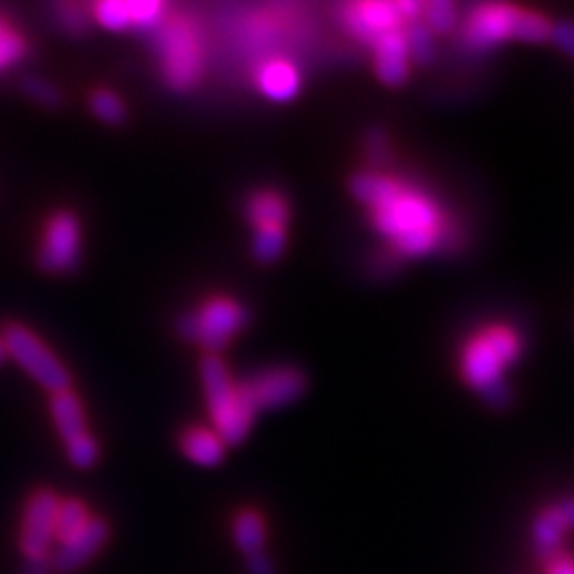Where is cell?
Instances as JSON below:
<instances>
[{"mask_svg":"<svg viewBox=\"0 0 574 574\" xmlns=\"http://www.w3.org/2000/svg\"><path fill=\"white\" fill-rule=\"evenodd\" d=\"M351 194L372 211L377 230L404 256H426L441 247L443 211L423 192L381 173L351 180Z\"/></svg>","mask_w":574,"mask_h":574,"instance_id":"1","label":"cell"},{"mask_svg":"<svg viewBox=\"0 0 574 574\" xmlns=\"http://www.w3.org/2000/svg\"><path fill=\"white\" fill-rule=\"evenodd\" d=\"M522 353V340L506 326H490L470 339L462 351V377L472 390L494 409L511 402L504 381V368L515 365Z\"/></svg>","mask_w":574,"mask_h":574,"instance_id":"2","label":"cell"},{"mask_svg":"<svg viewBox=\"0 0 574 574\" xmlns=\"http://www.w3.org/2000/svg\"><path fill=\"white\" fill-rule=\"evenodd\" d=\"M201 375L213 430L226 444L243 443L258 413L243 383L236 386L228 368L217 356H207L203 360Z\"/></svg>","mask_w":574,"mask_h":574,"instance_id":"3","label":"cell"},{"mask_svg":"<svg viewBox=\"0 0 574 574\" xmlns=\"http://www.w3.org/2000/svg\"><path fill=\"white\" fill-rule=\"evenodd\" d=\"M2 342L7 353L27 370L28 375L48 392L71 390V375L62 362L45 347L34 332L22 324H11L4 328Z\"/></svg>","mask_w":574,"mask_h":574,"instance_id":"4","label":"cell"},{"mask_svg":"<svg viewBox=\"0 0 574 574\" xmlns=\"http://www.w3.org/2000/svg\"><path fill=\"white\" fill-rule=\"evenodd\" d=\"M247 314L230 298H213L196 314L183 315L177 330L185 340H194L209 351L224 349L245 326Z\"/></svg>","mask_w":574,"mask_h":574,"instance_id":"5","label":"cell"},{"mask_svg":"<svg viewBox=\"0 0 574 574\" xmlns=\"http://www.w3.org/2000/svg\"><path fill=\"white\" fill-rule=\"evenodd\" d=\"M160 53L164 78L175 90H189L203 71V53L196 30L187 20H173L162 30Z\"/></svg>","mask_w":574,"mask_h":574,"instance_id":"6","label":"cell"},{"mask_svg":"<svg viewBox=\"0 0 574 574\" xmlns=\"http://www.w3.org/2000/svg\"><path fill=\"white\" fill-rule=\"evenodd\" d=\"M58 494L50 488H39L28 496L20 527V551L27 562L52 557L55 541V515L60 506Z\"/></svg>","mask_w":574,"mask_h":574,"instance_id":"7","label":"cell"},{"mask_svg":"<svg viewBox=\"0 0 574 574\" xmlns=\"http://www.w3.org/2000/svg\"><path fill=\"white\" fill-rule=\"evenodd\" d=\"M243 388L254 402L256 411H270L298 400L305 392V377L291 366H273L247 379Z\"/></svg>","mask_w":574,"mask_h":574,"instance_id":"8","label":"cell"},{"mask_svg":"<svg viewBox=\"0 0 574 574\" xmlns=\"http://www.w3.org/2000/svg\"><path fill=\"white\" fill-rule=\"evenodd\" d=\"M81 230L78 217L69 211L55 213L39 249V266L45 273H69L78 266Z\"/></svg>","mask_w":574,"mask_h":574,"instance_id":"9","label":"cell"},{"mask_svg":"<svg viewBox=\"0 0 574 574\" xmlns=\"http://www.w3.org/2000/svg\"><path fill=\"white\" fill-rule=\"evenodd\" d=\"M109 536H111V525L105 517L92 515V520L85 523L78 534L66 539L64 543H58V547L53 549L50 557L53 573H78L105 549Z\"/></svg>","mask_w":574,"mask_h":574,"instance_id":"10","label":"cell"},{"mask_svg":"<svg viewBox=\"0 0 574 574\" xmlns=\"http://www.w3.org/2000/svg\"><path fill=\"white\" fill-rule=\"evenodd\" d=\"M520 9L509 4H479L467 22V43L472 50H490L504 39H515Z\"/></svg>","mask_w":574,"mask_h":574,"instance_id":"11","label":"cell"},{"mask_svg":"<svg viewBox=\"0 0 574 574\" xmlns=\"http://www.w3.org/2000/svg\"><path fill=\"white\" fill-rule=\"evenodd\" d=\"M342 22L353 37L375 43L379 37L400 30L402 16L396 2H356L345 7Z\"/></svg>","mask_w":574,"mask_h":574,"instance_id":"12","label":"cell"},{"mask_svg":"<svg viewBox=\"0 0 574 574\" xmlns=\"http://www.w3.org/2000/svg\"><path fill=\"white\" fill-rule=\"evenodd\" d=\"M375 50V71L388 85H400L409 78V48L402 30H393L379 37L372 43Z\"/></svg>","mask_w":574,"mask_h":574,"instance_id":"13","label":"cell"},{"mask_svg":"<svg viewBox=\"0 0 574 574\" xmlns=\"http://www.w3.org/2000/svg\"><path fill=\"white\" fill-rule=\"evenodd\" d=\"M180 447H182L183 455L189 462L205 467V469L222 464V460L226 455V443L217 437V432L209 428H201V426L187 428L180 439Z\"/></svg>","mask_w":574,"mask_h":574,"instance_id":"14","label":"cell"},{"mask_svg":"<svg viewBox=\"0 0 574 574\" xmlns=\"http://www.w3.org/2000/svg\"><path fill=\"white\" fill-rule=\"evenodd\" d=\"M50 409H52L55 430L62 437L64 444L73 443V441L81 439L83 434H88L85 416H83V407H81L78 393L71 392V390L52 393Z\"/></svg>","mask_w":574,"mask_h":574,"instance_id":"15","label":"cell"},{"mask_svg":"<svg viewBox=\"0 0 574 574\" xmlns=\"http://www.w3.org/2000/svg\"><path fill=\"white\" fill-rule=\"evenodd\" d=\"M258 85L268 99L286 103L298 94L300 75L286 60H270L258 71Z\"/></svg>","mask_w":574,"mask_h":574,"instance_id":"16","label":"cell"},{"mask_svg":"<svg viewBox=\"0 0 574 574\" xmlns=\"http://www.w3.org/2000/svg\"><path fill=\"white\" fill-rule=\"evenodd\" d=\"M530 539H532V549L534 553L549 562L555 555L562 553V543L566 539V530L562 527V523L557 522L555 513L551 511V506L543 509L534 520H532V530H530Z\"/></svg>","mask_w":574,"mask_h":574,"instance_id":"17","label":"cell"},{"mask_svg":"<svg viewBox=\"0 0 574 574\" xmlns=\"http://www.w3.org/2000/svg\"><path fill=\"white\" fill-rule=\"evenodd\" d=\"M233 541L243 557H252L266 551V522L258 511L245 509L233 520Z\"/></svg>","mask_w":574,"mask_h":574,"instance_id":"18","label":"cell"},{"mask_svg":"<svg viewBox=\"0 0 574 574\" xmlns=\"http://www.w3.org/2000/svg\"><path fill=\"white\" fill-rule=\"evenodd\" d=\"M247 219L252 226L264 228V226H286L287 205L286 201L270 189L256 192L247 203Z\"/></svg>","mask_w":574,"mask_h":574,"instance_id":"19","label":"cell"},{"mask_svg":"<svg viewBox=\"0 0 574 574\" xmlns=\"http://www.w3.org/2000/svg\"><path fill=\"white\" fill-rule=\"evenodd\" d=\"M90 520H92V513L83 500H79V498L60 500L58 515H55V541L64 543L66 539L78 534L79 530Z\"/></svg>","mask_w":574,"mask_h":574,"instance_id":"20","label":"cell"},{"mask_svg":"<svg viewBox=\"0 0 574 574\" xmlns=\"http://www.w3.org/2000/svg\"><path fill=\"white\" fill-rule=\"evenodd\" d=\"M252 249H254L256 260L264 262V264L277 260L286 249V226L256 228Z\"/></svg>","mask_w":574,"mask_h":574,"instance_id":"21","label":"cell"},{"mask_svg":"<svg viewBox=\"0 0 574 574\" xmlns=\"http://www.w3.org/2000/svg\"><path fill=\"white\" fill-rule=\"evenodd\" d=\"M404 39H407V48L411 60H416L418 64H430L437 55L434 48V39H432V30L426 27L423 22H411L409 28L404 30Z\"/></svg>","mask_w":574,"mask_h":574,"instance_id":"22","label":"cell"},{"mask_svg":"<svg viewBox=\"0 0 574 574\" xmlns=\"http://www.w3.org/2000/svg\"><path fill=\"white\" fill-rule=\"evenodd\" d=\"M90 109H92V113L101 122L111 124V126H120L126 120V105H124V101L117 94H113L111 90H96V92H92Z\"/></svg>","mask_w":574,"mask_h":574,"instance_id":"23","label":"cell"},{"mask_svg":"<svg viewBox=\"0 0 574 574\" xmlns=\"http://www.w3.org/2000/svg\"><path fill=\"white\" fill-rule=\"evenodd\" d=\"M423 24L432 32L447 34L458 24V7L451 0H432L423 4Z\"/></svg>","mask_w":574,"mask_h":574,"instance_id":"24","label":"cell"},{"mask_svg":"<svg viewBox=\"0 0 574 574\" xmlns=\"http://www.w3.org/2000/svg\"><path fill=\"white\" fill-rule=\"evenodd\" d=\"M94 18L99 24L109 30H126L131 27V13H129V2L120 0H105L94 7Z\"/></svg>","mask_w":574,"mask_h":574,"instance_id":"25","label":"cell"},{"mask_svg":"<svg viewBox=\"0 0 574 574\" xmlns=\"http://www.w3.org/2000/svg\"><path fill=\"white\" fill-rule=\"evenodd\" d=\"M99 455H101V449L90 432L83 434L78 441L66 444V458L75 469L88 470L96 467Z\"/></svg>","mask_w":574,"mask_h":574,"instance_id":"26","label":"cell"},{"mask_svg":"<svg viewBox=\"0 0 574 574\" xmlns=\"http://www.w3.org/2000/svg\"><path fill=\"white\" fill-rule=\"evenodd\" d=\"M551 37V24L545 18L532 13V11H522L520 9V18H517V27H515V39H522L527 43H541Z\"/></svg>","mask_w":574,"mask_h":574,"instance_id":"27","label":"cell"},{"mask_svg":"<svg viewBox=\"0 0 574 574\" xmlns=\"http://www.w3.org/2000/svg\"><path fill=\"white\" fill-rule=\"evenodd\" d=\"M24 92H27L28 99H32L39 105L50 106V109L62 105V92L48 79H24Z\"/></svg>","mask_w":574,"mask_h":574,"instance_id":"28","label":"cell"},{"mask_svg":"<svg viewBox=\"0 0 574 574\" xmlns=\"http://www.w3.org/2000/svg\"><path fill=\"white\" fill-rule=\"evenodd\" d=\"M24 53H27V43L20 34H16L11 30L0 34V71L11 66L13 62H18Z\"/></svg>","mask_w":574,"mask_h":574,"instance_id":"29","label":"cell"},{"mask_svg":"<svg viewBox=\"0 0 574 574\" xmlns=\"http://www.w3.org/2000/svg\"><path fill=\"white\" fill-rule=\"evenodd\" d=\"M160 11H162V2H157V0H131L129 2L131 22L136 27H152L160 18Z\"/></svg>","mask_w":574,"mask_h":574,"instance_id":"30","label":"cell"},{"mask_svg":"<svg viewBox=\"0 0 574 574\" xmlns=\"http://www.w3.org/2000/svg\"><path fill=\"white\" fill-rule=\"evenodd\" d=\"M562 52L571 55L574 60V22H560L555 27H551V37H549Z\"/></svg>","mask_w":574,"mask_h":574,"instance_id":"31","label":"cell"},{"mask_svg":"<svg viewBox=\"0 0 574 574\" xmlns=\"http://www.w3.org/2000/svg\"><path fill=\"white\" fill-rule=\"evenodd\" d=\"M62 22H64V27L69 28L71 32H83L88 24H85V18H83V11H81V7L78 4H64L62 7Z\"/></svg>","mask_w":574,"mask_h":574,"instance_id":"32","label":"cell"},{"mask_svg":"<svg viewBox=\"0 0 574 574\" xmlns=\"http://www.w3.org/2000/svg\"><path fill=\"white\" fill-rule=\"evenodd\" d=\"M245 571H247V574H277V568L270 562L266 551L258 553V555H252V557H245Z\"/></svg>","mask_w":574,"mask_h":574,"instance_id":"33","label":"cell"},{"mask_svg":"<svg viewBox=\"0 0 574 574\" xmlns=\"http://www.w3.org/2000/svg\"><path fill=\"white\" fill-rule=\"evenodd\" d=\"M545 574H574V557L560 553L553 560L545 562Z\"/></svg>","mask_w":574,"mask_h":574,"instance_id":"34","label":"cell"},{"mask_svg":"<svg viewBox=\"0 0 574 574\" xmlns=\"http://www.w3.org/2000/svg\"><path fill=\"white\" fill-rule=\"evenodd\" d=\"M402 20H409V22H418L419 16L423 13V4L416 2V0H404V2H396Z\"/></svg>","mask_w":574,"mask_h":574,"instance_id":"35","label":"cell"},{"mask_svg":"<svg viewBox=\"0 0 574 574\" xmlns=\"http://www.w3.org/2000/svg\"><path fill=\"white\" fill-rule=\"evenodd\" d=\"M20 574H53V566L50 560H39V562H27Z\"/></svg>","mask_w":574,"mask_h":574,"instance_id":"36","label":"cell"},{"mask_svg":"<svg viewBox=\"0 0 574 574\" xmlns=\"http://www.w3.org/2000/svg\"><path fill=\"white\" fill-rule=\"evenodd\" d=\"M4 356H7V349H4V342L0 339V362L4 360Z\"/></svg>","mask_w":574,"mask_h":574,"instance_id":"37","label":"cell"},{"mask_svg":"<svg viewBox=\"0 0 574 574\" xmlns=\"http://www.w3.org/2000/svg\"><path fill=\"white\" fill-rule=\"evenodd\" d=\"M7 30H9V28L4 27V22H2V20H0V34H4V32H7Z\"/></svg>","mask_w":574,"mask_h":574,"instance_id":"38","label":"cell"}]
</instances>
